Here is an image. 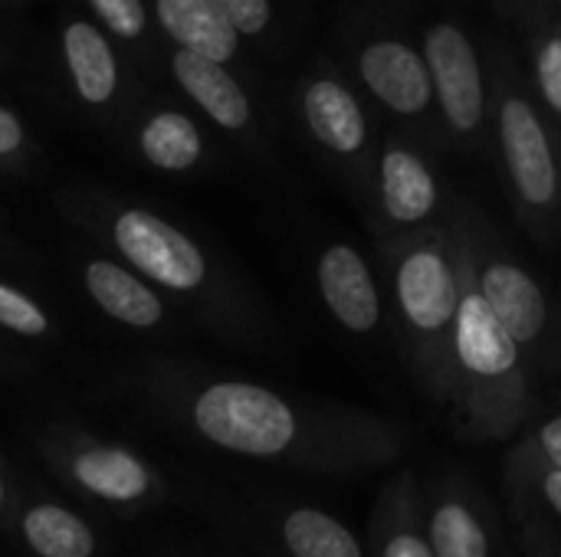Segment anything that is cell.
I'll use <instances>...</instances> for the list:
<instances>
[{"mask_svg":"<svg viewBox=\"0 0 561 557\" xmlns=\"http://www.w3.org/2000/svg\"><path fill=\"white\" fill-rule=\"evenodd\" d=\"M26 460L76 502L135 532L168 515H214L220 496L191 483L138 433L105 430L43 394L20 414L13 430Z\"/></svg>","mask_w":561,"mask_h":557,"instance_id":"cell-1","label":"cell"},{"mask_svg":"<svg viewBox=\"0 0 561 557\" xmlns=\"http://www.w3.org/2000/svg\"><path fill=\"white\" fill-rule=\"evenodd\" d=\"M148 85L135 59L72 3L36 39V95L76 128L105 138Z\"/></svg>","mask_w":561,"mask_h":557,"instance_id":"cell-2","label":"cell"},{"mask_svg":"<svg viewBox=\"0 0 561 557\" xmlns=\"http://www.w3.org/2000/svg\"><path fill=\"white\" fill-rule=\"evenodd\" d=\"M56 269L72 299H79L95 322L131 341L128 348L158 341L174 328V302L161 295L138 269L89 236L72 230V236L56 253Z\"/></svg>","mask_w":561,"mask_h":557,"instance_id":"cell-3","label":"cell"},{"mask_svg":"<svg viewBox=\"0 0 561 557\" xmlns=\"http://www.w3.org/2000/svg\"><path fill=\"white\" fill-rule=\"evenodd\" d=\"M128 535L131 532L95 515L33 466L0 542L13 557H128Z\"/></svg>","mask_w":561,"mask_h":557,"instance_id":"cell-4","label":"cell"},{"mask_svg":"<svg viewBox=\"0 0 561 557\" xmlns=\"http://www.w3.org/2000/svg\"><path fill=\"white\" fill-rule=\"evenodd\" d=\"M105 141L125 158V164L164 177H187L201 171L210 151L207 131L191 112V102L154 92V85L135 98Z\"/></svg>","mask_w":561,"mask_h":557,"instance_id":"cell-5","label":"cell"},{"mask_svg":"<svg viewBox=\"0 0 561 557\" xmlns=\"http://www.w3.org/2000/svg\"><path fill=\"white\" fill-rule=\"evenodd\" d=\"M16 263L23 259H0V332L46 358L53 368L62 364L72 374L89 358L76 325L39 282L23 276V266Z\"/></svg>","mask_w":561,"mask_h":557,"instance_id":"cell-6","label":"cell"},{"mask_svg":"<svg viewBox=\"0 0 561 557\" xmlns=\"http://www.w3.org/2000/svg\"><path fill=\"white\" fill-rule=\"evenodd\" d=\"M161 79L220 131L243 135L253 125V102L243 82L230 72V62H217L201 53L164 43Z\"/></svg>","mask_w":561,"mask_h":557,"instance_id":"cell-7","label":"cell"},{"mask_svg":"<svg viewBox=\"0 0 561 557\" xmlns=\"http://www.w3.org/2000/svg\"><path fill=\"white\" fill-rule=\"evenodd\" d=\"M427 59L437 82V95L454 128L470 131L483 118V76L470 39L444 23L427 36Z\"/></svg>","mask_w":561,"mask_h":557,"instance_id":"cell-8","label":"cell"},{"mask_svg":"<svg viewBox=\"0 0 561 557\" xmlns=\"http://www.w3.org/2000/svg\"><path fill=\"white\" fill-rule=\"evenodd\" d=\"M500 131H503V151L513 167V177L523 190V197L536 207L549 204L559 187L556 161L549 138L542 131V121L536 118L533 105L523 98H506L500 108Z\"/></svg>","mask_w":561,"mask_h":557,"instance_id":"cell-9","label":"cell"},{"mask_svg":"<svg viewBox=\"0 0 561 557\" xmlns=\"http://www.w3.org/2000/svg\"><path fill=\"white\" fill-rule=\"evenodd\" d=\"M148 7L164 43L217 62L237 59L243 36L217 7V0H148Z\"/></svg>","mask_w":561,"mask_h":557,"instance_id":"cell-10","label":"cell"},{"mask_svg":"<svg viewBox=\"0 0 561 557\" xmlns=\"http://www.w3.org/2000/svg\"><path fill=\"white\" fill-rule=\"evenodd\" d=\"M319 289L332 315L348 332H371L378 325V289L365 259L352 246H332L319 259Z\"/></svg>","mask_w":561,"mask_h":557,"instance_id":"cell-11","label":"cell"},{"mask_svg":"<svg viewBox=\"0 0 561 557\" xmlns=\"http://www.w3.org/2000/svg\"><path fill=\"white\" fill-rule=\"evenodd\" d=\"M253 512L266 515V529L286 557H365L362 542L329 512L312 506L270 509L256 506Z\"/></svg>","mask_w":561,"mask_h":557,"instance_id":"cell-12","label":"cell"},{"mask_svg":"<svg viewBox=\"0 0 561 557\" xmlns=\"http://www.w3.org/2000/svg\"><path fill=\"white\" fill-rule=\"evenodd\" d=\"M362 79L394 112L417 115L431 102V76L421 56L394 39L371 43L362 53Z\"/></svg>","mask_w":561,"mask_h":557,"instance_id":"cell-13","label":"cell"},{"mask_svg":"<svg viewBox=\"0 0 561 557\" xmlns=\"http://www.w3.org/2000/svg\"><path fill=\"white\" fill-rule=\"evenodd\" d=\"M457 355L480 378H503L516 368L519 341L480 295H467L457 312Z\"/></svg>","mask_w":561,"mask_h":557,"instance_id":"cell-14","label":"cell"},{"mask_svg":"<svg viewBox=\"0 0 561 557\" xmlns=\"http://www.w3.org/2000/svg\"><path fill=\"white\" fill-rule=\"evenodd\" d=\"M69 3L102 26L135 59V66L151 85L161 82L164 39L154 26L148 0H69Z\"/></svg>","mask_w":561,"mask_h":557,"instance_id":"cell-15","label":"cell"},{"mask_svg":"<svg viewBox=\"0 0 561 557\" xmlns=\"http://www.w3.org/2000/svg\"><path fill=\"white\" fill-rule=\"evenodd\" d=\"M398 299L417 328H444L457 312V286L450 266L431 250L411 253L398 269Z\"/></svg>","mask_w":561,"mask_h":557,"instance_id":"cell-16","label":"cell"},{"mask_svg":"<svg viewBox=\"0 0 561 557\" xmlns=\"http://www.w3.org/2000/svg\"><path fill=\"white\" fill-rule=\"evenodd\" d=\"M302 115L312 135L339 154H355L365 144V115L352 92L332 79H319L306 89Z\"/></svg>","mask_w":561,"mask_h":557,"instance_id":"cell-17","label":"cell"},{"mask_svg":"<svg viewBox=\"0 0 561 557\" xmlns=\"http://www.w3.org/2000/svg\"><path fill=\"white\" fill-rule=\"evenodd\" d=\"M483 299L500 315L516 341H536L546 325L542 289L516 266H490L483 276Z\"/></svg>","mask_w":561,"mask_h":557,"instance_id":"cell-18","label":"cell"},{"mask_svg":"<svg viewBox=\"0 0 561 557\" xmlns=\"http://www.w3.org/2000/svg\"><path fill=\"white\" fill-rule=\"evenodd\" d=\"M381 190H385L388 213L401 223L424 220L437 204V187L431 171L411 151H398V148L385 154Z\"/></svg>","mask_w":561,"mask_h":557,"instance_id":"cell-19","label":"cell"},{"mask_svg":"<svg viewBox=\"0 0 561 557\" xmlns=\"http://www.w3.org/2000/svg\"><path fill=\"white\" fill-rule=\"evenodd\" d=\"M427 538L437 557H490V535L467 502H437Z\"/></svg>","mask_w":561,"mask_h":557,"instance_id":"cell-20","label":"cell"},{"mask_svg":"<svg viewBox=\"0 0 561 557\" xmlns=\"http://www.w3.org/2000/svg\"><path fill=\"white\" fill-rule=\"evenodd\" d=\"M46 167L43 144L33 125L0 95V181L26 184Z\"/></svg>","mask_w":561,"mask_h":557,"instance_id":"cell-21","label":"cell"},{"mask_svg":"<svg viewBox=\"0 0 561 557\" xmlns=\"http://www.w3.org/2000/svg\"><path fill=\"white\" fill-rule=\"evenodd\" d=\"M49 374H53V364L46 358H39L36 351H30L26 345L0 332V387L43 394V387L49 384Z\"/></svg>","mask_w":561,"mask_h":557,"instance_id":"cell-22","label":"cell"},{"mask_svg":"<svg viewBox=\"0 0 561 557\" xmlns=\"http://www.w3.org/2000/svg\"><path fill=\"white\" fill-rule=\"evenodd\" d=\"M0 85L7 92L13 85L36 92V39H23V33L7 20H0Z\"/></svg>","mask_w":561,"mask_h":557,"instance_id":"cell-23","label":"cell"},{"mask_svg":"<svg viewBox=\"0 0 561 557\" xmlns=\"http://www.w3.org/2000/svg\"><path fill=\"white\" fill-rule=\"evenodd\" d=\"M30 476H33V463L26 460V453L16 446L13 437L0 433V535L10 529Z\"/></svg>","mask_w":561,"mask_h":557,"instance_id":"cell-24","label":"cell"},{"mask_svg":"<svg viewBox=\"0 0 561 557\" xmlns=\"http://www.w3.org/2000/svg\"><path fill=\"white\" fill-rule=\"evenodd\" d=\"M128 557H201L191 545H184V538L164 532V529H154V525H145V529H135L128 535Z\"/></svg>","mask_w":561,"mask_h":557,"instance_id":"cell-25","label":"cell"},{"mask_svg":"<svg viewBox=\"0 0 561 557\" xmlns=\"http://www.w3.org/2000/svg\"><path fill=\"white\" fill-rule=\"evenodd\" d=\"M240 36H260L273 23V0H217Z\"/></svg>","mask_w":561,"mask_h":557,"instance_id":"cell-26","label":"cell"},{"mask_svg":"<svg viewBox=\"0 0 561 557\" xmlns=\"http://www.w3.org/2000/svg\"><path fill=\"white\" fill-rule=\"evenodd\" d=\"M381 557H437L431 548V538L417 535L411 525H398L385 535Z\"/></svg>","mask_w":561,"mask_h":557,"instance_id":"cell-27","label":"cell"},{"mask_svg":"<svg viewBox=\"0 0 561 557\" xmlns=\"http://www.w3.org/2000/svg\"><path fill=\"white\" fill-rule=\"evenodd\" d=\"M539 79L546 98L561 112V39H549L539 56Z\"/></svg>","mask_w":561,"mask_h":557,"instance_id":"cell-28","label":"cell"},{"mask_svg":"<svg viewBox=\"0 0 561 557\" xmlns=\"http://www.w3.org/2000/svg\"><path fill=\"white\" fill-rule=\"evenodd\" d=\"M539 446H542V453H546V460H549V466L561 473V417H552L546 427H542V433H539Z\"/></svg>","mask_w":561,"mask_h":557,"instance_id":"cell-29","label":"cell"},{"mask_svg":"<svg viewBox=\"0 0 561 557\" xmlns=\"http://www.w3.org/2000/svg\"><path fill=\"white\" fill-rule=\"evenodd\" d=\"M0 259H26V250L20 246V240L10 230V220L0 207Z\"/></svg>","mask_w":561,"mask_h":557,"instance_id":"cell-30","label":"cell"},{"mask_svg":"<svg viewBox=\"0 0 561 557\" xmlns=\"http://www.w3.org/2000/svg\"><path fill=\"white\" fill-rule=\"evenodd\" d=\"M542 499L561 519V473H556V469H549L546 479H542Z\"/></svg>","mask_w":561,"mask_h":557,"instance_id":"cell-31","label":"cell"},{"mask_svg":"<svg viewBox=\"0 0 561 557\" xmlns=\"http://www.w3.org/2000/svg\"><path fill=\"white\" fill-rule=\"evenodd\" d=\"M33 0H0V7L3 10H23V7H30Z\"/></svg>","mask_w":561,"mask_h":557,"instance_id":"cell-32","label":"cell"},{"mask_svg":"<svg viewBox=\"0 0 561 557\" xmlns=\"http://www.w3.org/2000/svg\"><path fill=\"white\" fill-rule=\"evenodd\" d=\"M217 557H240V555H233V552H217Z\"/></svg>","mask_w":561,"mask_h":557,"instance_id":"cell-33","label":"cell"},{"mask_svg":"<svg viewBox=\"0 0 561 557\" xmlns=\"http://www.w3.org/2000/svg\"><path fill=\"white\" fill-rule=\"evenodd\" d=\"M0 557H13L10 552H7V548H3V542H0Z\"/></svg>","mask_w":561,"mask_h":557,"instance_id":"cell-34","label":"cell"},{"mask_svg":"<svg viewBox=\"0 0 561 557\" xmlns=\"http://www.w3.org/2000/svg\"><path fill=\"white\" fill-rule=\"evenodd\" d=\"M0 95H7V89H3V85H0Z\"/></svg>","mask_w":561,"mask_h":557,"instance_id":"cell-35","label":"cell"}]
</instances>
